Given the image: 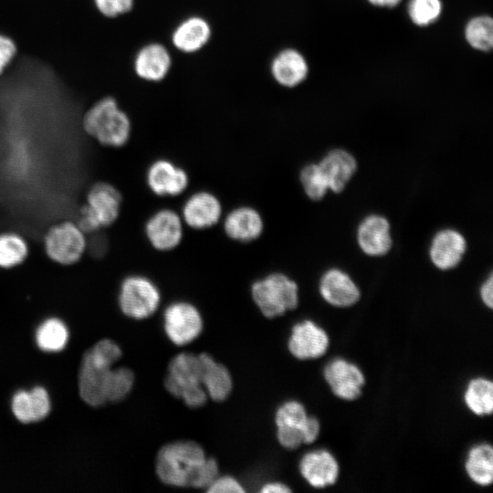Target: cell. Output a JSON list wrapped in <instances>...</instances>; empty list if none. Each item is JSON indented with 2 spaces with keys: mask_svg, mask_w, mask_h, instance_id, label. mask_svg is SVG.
Instances as JSON below:
<instances>
[{
  "mask_svg": "<svg viewBox=\"0 0 493 493\" xmlns=\"http://www.w3.org/2000/svg\"><path fill=\"white\" fill-rule=\"evenodd\" d=\"M121 356L119 345L109 339L100 341L85 354L79 387L81 398L88 404L100 406L110 402L115 375L112 365Z\"/></svg>",
  "mask_w": 493,
  "mask_h": 493,
  "instance_id": "6da1fadb",
  "label": "cell"
},
{
  "mask_svg": "<svg viewBox=\"0 0 493 493\" xmlns=\"http://www.w3.org/2000/svg\"><path fill=\"white\" fill-rule=\"evenodd\" d=\"M81 127L89 138L107 148L125 146L132 134L129 113L111 96L101 98L84 112Z\"/></svg>",
  "mask_w": 493,
  "mask_h": 493,
  "instance_id": "7a4b0ae2",
  "label": "cell"
},
{
  "mask_svg": "<svg viewBox=\"0 0 493 493\" xmlns=\"http://www.w3.org/2000/svg\"><path fill=\"white\" fill-rule=\"evenodd\" d=\"M204 448L191 440H179L164 445L157 453L155 471L166 485L177 488L191 487L206 459Z\"/></svg>",
  "mask_w": 493,
  "mask_h": 493,
  "instance_id": "3957f363",
  "label": "cell"
},
{
  "mask_svg": "<svg viewBox=\"0 0 493 493\" xmlns=\"http://www.w3.org/2000/svg\"><path fill=\"white\" fill-rule=\"evenodd\" d=\"M203 365L199 354L181 352L168 365L164 378L165 389L191 408H199L207 401L202 384Z\"/></svg>",
  "mask_w": 493,
  "mask_h": 493,
  "instance_id": "277c9868",
  "label": "cell"
},
{
  "mask_svg": "<svg viewBox=\"0 0 493 493\" xmlns=\"http://www.w3.org/2000/svg\"><path fill=\"white\" fill-rule=\"evenodd\" d=\"M121 205L122 196L116 186L107 182L96 183L87 192L76 222L90 235L113 225L121 215Z\"/></svg>",
  "mask_w": 493,
  "mask_h": 493,
  "instance_id": "5b68a950",
  "label": "cell"
},
{
  "mask_svg": "<svg viewBox=\"0 0 493 493\" xmlns=\"http://www.w3.org/2000/svg\"><path fill=\"white\" fill-rule=\"evenodd\" d=\"M250 291L253 301L268 319L281 316L299 304L297 282L281 272H272L255 280Z\"/></svg>",
  "mask_w": 493,
  "mask_h": 493,
  "instance_id": "8992f818",
  "label": "cell"
},
{
  "mask_svg": "<svg viewBox=\"0 0 493 493\" xmlns=\"http://www.w3.org/2000/svg\"><path fill=\"white\" fill-rule=\"evenodd\" d=\"M87 234L71 220L52 225L43 238L47 258L60 267L78 264L87 252Z\"/></svg>",
  "mask_w": 493,
  "mask_h": 493,
  "instance_id": "52a82bcc",
  "label": "cell"
},
{
  "mask_svg": "<svg viewBox=\"0 0 493 493\" xmlns=\"http://www.w3.org/2000/svg\"><path fill=\"white\" fill-rule=\"evenodd\" d=\"M160 302V288L149 277L131 274L121 281L119 305L126 316L135 320L149 318L157 310Z\"/></svg>",
  "mask_w": 493,
  "mask_h": 493,
  "instance_id": "ba28073f",
  "label": "cell"
},
{
  "mask_svg": "<svg viewBox=\"0 0 493 493\" xmlns=\"http://www.w3.org/2000/svg\"><path fill=\"white\" fill-rule=\"evenodd\" d=\"M163 328L166 336L173 344L183 346L201 334L203 318L193 303L185 300L174 301L164 309Z\"/></svg>",
  "mask_w": 493,
  "mask_h": 493,
  "instance_id": "9c48e42d",
  "label": "cell"
},
{
  "mask_svg": "<svg viewBox=\"0 0 493 493\" xmlns=\"http://www.w3.org/2000/svg\"><path fill=\"white\" fill-rule=\"evenodd\" d=\"M184 223L180 213L168 207L153 212L144 224V236L152 248L160 252L175 249L184 238Z\"/></svg>",
  "mask_w": 493,
  "mask_h": 493,
  "instance_id": "30bf717a",
  "label": "cell"
},
{
  "mask_svg": "<svg viewBox=\"0 0 493 493\" xmlns=\"http://www.w3.org/2000/svg\"><path fill=\"white\" fill-rule=\"evenodd\" d=\"M145 183L153 194L160 197H174L186 191L190 177L186 170L173 161L159 158L147 167Z\"/></svg>",
  "mask_w": 493,
  "mask_h": 493,
  "instance_id": "8fae6325",
  "label": "cell"
},
{
  "mask_svg": "<svg viewBox=\"0 0 493 493\" xmlns=\"http://www.w3.org/2000/svg\"><path fill=\"white\" fill-rule=\"evenodd\" d=\"M180 215L184 226L194 230H205L222 220L223 205L215 194L199 190L185 199Z\"/></svg>",
  "mask_w": 493,
  "mask_h": 493,
  "instance_id": "7c38bea8",
  "label": "cell"
},
{
  "mask_svg": "<svg viewBox=\"0 0 493 493\" xmlns=\"http://www.w3.org/2000/svg\"><path fill=\"white\" fill-rule=\"evenodd\" d=\"M323 376L333 394L346 401L357 399L365 383L361 369L342 358L330 361L323 369Z\"/></svg>",
  "mask_w": 493,
  "mask_h": 493,
  "instance_id": "4fadbf2b",
  "label": "cell"
},
{
  "mask_svg": "<svg viewBox=\"0 0 493 493\" xmlns=\"http://www.w3.org/2000/svg\"><path fill=\"white\" fill-rule=\"evenodd\" d=\"M329 345L330 339L325 330L310 320L294 324L288 341L289 352L299 360L320 358L325 354Z\"/></svg>",
  "mask_w": 493,
  "mask_h": 493,
  "instance_id": "5bb4252c",
  "label": "cell"
},
{
  "mask_svg": "<svg viewBox=\"0 0 493 493\" xmlns=\"http://www.w3.org/2000/svg\"><path fill=\"white\" fill-rule=\"evenodd\" d=\"M223 230L226 236L238 243L257 240L265 230L261 213L251 205H238L223 215Z\"/></svg>",
  "mask_w": 493,
  "mask_h": 493,
  "instance_id": "9a60e30c",
  "label": "cell"
},
{
  "mask_svg": "<svg viewBox=\"0 0 493 493\" xmlns=\"http://www.w3.org/2000/svg\"><path fill=\"white\" fill-rule=\"evenodd\" d=\"M302 477L315 488L335 484L339 477V464L326 449L312 450L302 456L299 464Z\"/></svg>",
  "mask_w": 493,
  "mask_h": 493,
  "instance_id": "2e32d148",
  "label": "cell"
},
{
  "mask_svg": "<svg viewBox=\"0 0 493 493\" xmlns=\"http://www.w3.org/2000/svg\"><path fill=\"white\" fill-rule=\"evenodd\" d=\"M320 294L329 304L337 308H348L358 302L361 292L352 278L339 268H330L321 276Z\"/></svg>",
  "mask_w": 493,
  "mask_h": 493,
  "instance_id": "e0dca14e",
  "label": "cell"
},
{
  "mask_svg": "<svg viewBox=\"0 0 493 493\" xmlns=\"http://www.w3.org/2000/svg\"><path fill=\"white\" fill-rule=\"evenodd\" d=\"M467 249L464 236L455 229L438 231L432 239L429 257L432 263L441 270L456 267Z\"/></svg>",
  "mask_w": 493,
  "mask_h": 493,
  "instance_id": "ac0fdd59",
  "label": "cell"
},
{
  "mask_svg": "<svg viewBox=\"0 0 493 493\" xmlns=\"http://www.w3.org/2000/svg\"><path fill=\"white\" fill-rule=\"evenodd\" d=\"M357 241L360 248L368 256L382 257L392 247V236L388 220L379 215L366 216L359 225Z\"/></svg>",
  "mask_w": 493,
  "mask_h": 493,
  "instance_id": "d6986e66",
  "label": "cell"
},
{
  "mask_svg": "<svg viewBox=\"0 0 493 493\" xmlns=\"http://www.w3.org/2000/svg\"><path fill=\"white\" fill-rule=\"evenodd\" d=\"M172 59L167 48L158 43L142 47L134 55V74L145 81H160L168 74Z\"/></svg>",
  "mask_w": 493,
  "mask_h": 493,
  "instance_id": "ffe728a7",
  "label": "cell"
},
{
  "mask_svg": "<svg viewBox=\"0 0 493 493\" xmlns=\"http://www.w3.org/2000/svg\"><path fill=\"white\" fill-rule=\"evenodd\" d=\"M309 64L302 53L295 48H285L273 58L270 66L272 77L285 88H295L309 75Z\"/></svg>",
  "mask_w": 493,
  "mask_h": 493,
  "instance_id": "44dd1931",
  "label": "cell"
},
{
  "mask_svg": "<svg viewBox=\"0 0 493 493\" xmlns=\"http://www.w3.org/2000/svg\"><path fill=\"white\" fill-rule=\"evenodd\" d=\"M328 188L334 193H341L357 169L353 155L342 149L329 152L318 163Z\"/></svg>",
  "mask_w": 493,
  "mask_h": 493,
  "instance_id": "7402d4cb",
  "label": "cell"
},
{
  "mask_svg": "<svg viewBox=\"0 0 493 493\" xmlns=\"http://www.w3.org/2000/svg\"><path fill=\"white\" fill-rule=\"evenodd\" d=\"M203 365L202 384L207 396L215 402L226 400L233 388L228 369L208 353H200Z\"/></svg>",
  "mask_w": 493,
  "mask_h": 493,
  "instance_id": "603a6c76",
  "label": "cell"
},
{
  "mask_svg": "<svg viewBox=\"0 0 493 493\" xmlns=\"http://www.w3.org/2000/svg\"><path fill=\"white\" fill-rule=\"evenodd\" d=\"M12 410L15 416L22 423L40 421L48 414L50 410L48 394L42 387H36L29 392H17L12 400Z\"/></svg>",
  "mask_w": 493,
  "mask_h": 493,
  "instance_id": "cb8c5ba5",
  "label": "cell"
},
{
  "mask_svg": "<svg viewBox=\"0 0 493 493\" xmlns=\"http://www.w3.org/2000/svg\"><path fill=\"white\" fill-rule=\"evenodd\" d=\"M211 37L208 22L200 16H191L174 29L172 41L184 53H194L206 45Z\"/></svg>",
  "mask_w": 493,
  "mask_h": 493,
  "instance_id": "d4e9b609",
  "label": "cell"
},
{
  "mask_svg": "<svg viewBox=\"0 0 493 493\" xmlns=\"http://www.w3.org/2000/svg\"><path fill=\"white\" fill-rule=\"evenodd\" d=\"M465 469L469 478L479 486H489L493 480V449L489 444L472 446L467 456Z\"/></svg>",
  "mask_w": 493,
  "mask_h": 493,
  "instance_id": "484cf974",
  "label": "cell"
},
{
  "mask_svg": "<svg viewBox=\"0 0 493 493\" xmlns=\"http://www.w3.org/2000/svg\"><path fill=\"white\" fill-rule=\"evenodd\" d=\"M29 245L19 233H0V268L12 269L23 265L29 256Z\"/></svg>",
  "mask_w": 493,
  "mask_h": 493,
  "instance_id": "4316f807",
  "label": "cell"
},
{
  "mask_svg": "<svg viewBox=\"0 0 493 493\" xmlns=\"http://www.w3.org/2000/svg\"><path fill=\"white\" fill-rule=\"evenodd\" d=\"M467 407L475 414L489 415L493 411V383L484 377L474 378L464 393Z\"/></svg>",
  "mask_w": 493,
  "mask_h": 493,
  "instance_id": "83f0119b",
  "label": "cell"
},
{
  "mask_svg": "<svg viewBox=\"0 0 493 493\" xmlns=\"http://www.w3.org/2000/svg\"><path fill=\"white\" fill-rule=\"evenodd\" d=\"M464 38L467 45L482 53L493 47V19L488 15L469 18L464 26Z\"/></svg>",
  "mask_w": 493,
  "mask_h": 493,
  "instance_id": "f1b7e54d",
  "label": "cell"
},
{
  "mask_svg": "<svg viewBox=\"0 0 493 493\" xmlns=\"http://www.w3.org/2000/svg\"><path fill=\"white\" fill-rule=\"evenodd\" d=\"M37 342L45 351H59L67 344L68 331L65 324L57 318L45 320L37 329Z\"/></svg>",
  "mask_w": 493,
  "mask_h": 493,
  "instance_id": "f546056e",
  "label": "cell"
},
{
  "mask_svg": "<svg viewBox=\"0 0 493 493\" xmlns=\"http://www.w3.org/2000/svg\"><path fill=\"white\" fill-rule=\"evenodd\" d=\"M407 16L416 26L426 27L435 24L442 16V0H409Z\"/></svg>",
  "mask_w": 493,
  "mask_h": 493,
  "instance_id": "4dcf8cb0",
  "label": "cell"
},
{
  "mask_svg": "<svg viewBox=\"0 0 493 493\" xmlns=\"http://www.w3.org/2000/svg\"><path fill=\"white\" fill-rule=\"evenodd\" d=\"M299 181L306 195L313 201L322 199L329 189L318 163L305 165L299 173Z\"/></svg>",
  "mask_w": 493,
  "mask_h": 493,
  "instance_id": "1f68e13d",
  "label": "cell"
},
{
  "mask_svg": "<svg viewBox=\"0 0 493 493\" xmlns=\"http://www.w3.org/2000/svg\"><path fill=\"white\" fill-rule=\"evenodd\" d=\"M308 417L305 406L301 403L289 400L280 404L277 409L275 424L277 427L300 429L303 434V427Z\"/></svg>",
  "mask_w": 493,
  "mask_h": 493,
  "instance_id": "d6a6232c",
  "label": "cell"
},
{
  "mask_svg": "<svg viewBox=\"0 0 493 493\" xmlns=\"http://www.w3.org/2000/svg\"><path fill=\"white\" fill-rule=\"evenodd\" d=\"M94 4L101 15L113 18L131 12L135 0H94Z\"/></svg>",
  "mask_w": 493,
  "mask_h": 493,
  "instance_id": "836d02e7",
  "label": "cell"
},
{
  "mask_svg": "<svg viewBox=\"0 0 493 493\" xmlns=\"http://www.w3.org/2000/svg\"><path fill=\"white\" fill-rule=\"evenodd\" d=\"M218 477V464L215 459L206 457L198 469L191 488H207Z\"/></svg>",
  "mask_w": 493,
  "mask_h": 493,
  "instance_id": "e575fe53",
  "label": "cell"
},
{
  "mask_svg": "<svg viewBox=\"0 0 493 493\" xmlns=\"http://www.w3.org/2000/svg\"><path fill=\"white\" fill-rule=\"evenodd\" d=\"M211 493H241L245 489L237 479L231 476L217 477L206 488Z\"/></svg>",
  "mask_w": 493,
  "mask_h": 493,
  "instance_id": "d590c367",
  "label": "cell"
},
{
  "mask_svg": "<svg viewBox=\"0 0 493 493\" xmlns=\"http://www.w3.org/2000/svg\"><path fill=\"white\" fill-rule=\"evenodd\" d=\"M16 54V46L9 37L0 34V75Z\"/></svg>",
  "mask_w": 493,
  "mask_h": 493,
  "instance_id": "8d00e7d4",
  "label": "cell"
},
{
  "mask_svg": "<svg viewBox=\"0 0 493 493\" xmlns=\"http://www.w3.org/2000/svg\"><path fill=\"white\" fill-rule=\"evenodd\" d=\"M100 231L92 233L91 239L88 238L87 251L90 253V256L99 257L103 256L108 247V242L104 236L99 234Z\"/></svg>",
  "mask_w": 493,
  "mask_h": 493,
  "instance_id": "74e56055",
  "label": "cell"
},
{
  "mask_svg": "<svg viewBox=\"0 0 493 493\" xmlns=\"http://www.w3.org/2000/svg\"><path fill=\"white\" fill-rule=\"evenodd\" d=\"M320 422L313 416H309L303 427L304 444L313 443L320 434Z\"/></svg>",
  "mask_w": 493,
  "mask_h": 493,
  "instance_id": "f35d334b",
  "label": "cell"
},
{
  "mask_svg": "<svg viewBox=\"0 0 493 493\" xmlns=\"http://www.w3.org/2000/svg\"><path fill=\"white\" fill-rule=\"evenodd\" d=\"M493 279L492 275L483 283L480 288V298L483 303L489 309L493 307Z\"/></svg>",
  "mask_w": 493,
  "mask_h": 493,
  "instance_id": "ab89813d",
  "label": "cell"
},
{
  "mask_svg": "<svg viewBox=\"0 0 493 493\" xmlns=\"http://www.w3.org/2000/svg\"><path fill=\"white\" fill-rule=\"evenodd\" d=\"M291 489L286 484L281 482H268L262 486L260 492L262 493H287Z\"/></svg>",
  "mask_w": 493,
  "mask_h": 493,
  "instance_id": "60d3db41",
  "label": "cell"
},
{
  "mask_svg": "<svg viewBox=\"0 0 493 493\" xmlns=\"http://www.w3.org/2000/svg\"><path fill=\"white\" fill-rule=\"evenodd\" d=\"M371 5L378 8H393L401 4L403 0H366Z\"/></svg>",
  "mask_w": 493,
  "mask_h": 493,
  "instance_id": "b9f144b4",
  "label": "cell"
}]
</instances>
